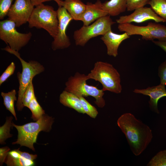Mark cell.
Returning a JSON list of instances; mask_svg holds the SVG:
<instances>
[{
    "label": "cell",
    "mask_w": 166,
    "mask_h": 166,
    "mask_svg": "<svg viewBox=\"0 0 166 166\" xmlns=\"http://www.w3.org/2000/svg\"><path fill=\"white\" fill-rule=\"evenodd\" d=\"M117 124L124 134L132 153L140 155L151 142L153 136L148 126L130 113L122 115Z\"/></svg>",
    "instance_id": "cell-1"
},
{
    "label": "cell",
    "mask_w": 166,
    "mask_h": 166,
    "mask_svg": "<svg viewBox=\"0 0 166 166\" xmlns=\"http://www.w3.org/2000/svg\"><path fill=\"white\" fill-rule=\"evenodd\" d=\"M54 118L47 114L43 115L35 122H31L22 125H18L12 122L18 132L17 140L12 143L13 144H19L21 146L26 147L34 151L35 149L34 146L36 143L39 133L43 131L48 132L52 129Z\"/></svg>",
    "instance_id": "cell-2"
},
{
    "label": "cell",
    "mask_w": 166,
    "mask_h": 166,
    "mask_svg": "<svg viewBox=\"0 0 166 166\" xmlns=\"http://www.w3.org/2000/svg\"><path fill=\"white\" fill-rule=\"evenodd\" d=\"M87 80L98 81L102 86L103 91H108L118 94L122 90L121 76L117 70L111 64L97 61L93 69L87 75Z\"/></svg>",
    "instance_id": "cell-3"
},
{
    "label": "cell",
    "mask_w": 166,
    "mask_h": 166,
    "mask_svg": "<svg viewBox=\"0 0 166 166\" xmlns=\"http://www.w3.org/2000/svg\"><path fill=\"white\" fill-rule=\"evenodd\" d=\"M2 49L16 56L20 60L22 65V72H19L17 73L19 87L16 105L18 111H21L24 107L22 103V98L26 90L34 77L43 72L45 68L37 61L31 60L29 62L26 61L21 57L18 51L11 49L8 45Z\"/></svg>",
    "instance_id": "cell-4"
},
{
    "label": "cell",
    "mask_w": 166,
    "mask_h": 166,
    "mask_svg": "<svg viewBox=\"0 0 166 166\" xmlns=\"http://www.w3.org/2000/svg\"><path fill=\"white\" fill-rule=\"evenodd\" d=\"M28 22L29 28L43 29L53 38L57 35L58 26L57 13L51 6L42 3L36 6Z\"/></svg>",
    "instance_id": "cell-5"
},
{
    "label": "cell",
    "mask_w": 166,
    "mask_h": 166,
    "mask_svg": "<svg viewBox=\"0 0 166 166\" xmlns=\"http://www.w3.org/2000/svg\"><path fill=\"white\" fill-rule=\"evenodd\" d=\"M87 75L78 72L73 76L69 77L65 83V90L75 94L77 97L91 96L95 99V104L99 108H102L105 105L103 98L104 92L96 86L87 84Z\"/></svg>",
    "instance_id": "cell-6"
},
{
    "label": "cell",
    "mask_w": 166,
    "mask_h": 166,
    "mask_svg": "<svg viewBox=\"0 0 166 166\" xmlns=\"http://www.w3.org/2000/svg\"><path fill=\"white\" fill-rule=\"evenodd\" d=\"M115 23L110 16L107 15L97 20L90 25H83L74 32L73 37L75 45L84 46L91 38L103 36L111 30L112 26Z\"/></svg>",
    "instance_id": "cell-7"
},
{
    "label": "cell",
    "mask_w": 166,
    "mask_h": 166,
    "mask_svg": "<svg viewBox=\"0 0 166 166\" xmlns=\"http://www.w3.org/2000/svg\"><path fill=\"white\" fill-rule=\"evenodd\" d=\"M120 31L127 33L129 36L138 35L145 40L166 41V26L157 22H150L145 26H138L131 23L119 24Z\"/></svg>",
    "instance_id": "cell-8"
},
{
    "label": "cell",
    "mask_w": 166,
    "mask_h": 166,
    "mask_svg": "<svg viewBox=\"0 0 166 166\" xmlns=\"http://www.w3.org/2000/svg\"><path fill=\"white\" fill-rule=\"evenodd\" d=\"M16 27L15 23L8 19L0 21V39L11 49L18 51L28 43L32 34L19 33Z\"/></svg>",
    "instance_id": "cell-9"
},
{
    "label": "cell",
    "mask_w": 166,
    "mask_h": 166,
    "mask_svg": "<svg viewBox=\"0 0 166 166\" xmlns=\"http://www.w3.org/2000/svg\"><path fill=\"white\" fill-rule=\"evenodd\" d=\"M58 20V26L57 35L53 38L51 47L53 50L63 49L69 47L71 42L66 34L67 27L73 19L63 7L59 6L57 10Z\"/></svg>",
    "instance_id": "cell-10"
},
{
    "label": "cell",
    "mask_w": 166,
    "mask_h": 166,
    "mask_svg": "<svg viewBox=\"0 0 166 166\" xmlns=\"http://www.w3.org/2000/svg\"><path fill=\"white\" fill-rule=\"evenodd\" d=\"M34 6L30 0H15L7 14L8 19L19 27L28 22Z\"/></svg>",
    "instance_id": "cell-11"
},
{
    "label": "cell",
    "mask_w": 166,
    "mask_h": 166,
    "mask_svg": "<svg viewBox=\"0 0 166 166\" xmlns=\"http://www.w3.org/2000/svg\"><path fill=\"white\" fill-rule=\"evenodd\" d=\"M149 20L155 22H165L166 21L156 14L151 7H143L135 10L131 14L122 16L116 20L118 23H141Z\"/></svg>",
    "instance_id": "cell-12"
},
{
    "label": "cell",
    "mask_w": 166,
    "mask_h": 166,
    "mask_svg": "<svg viewBox=\"0 0 166 166\" xmlns=\"http://www.w3.org/2000/svg\"><path fill=\"white\" fill-rule=\"evenodd\" d=\"M165 85L160 84L158 85L148 87L143 89H135L133 92L141 94L150 97L149 101V106L151 110L159 113L158 108V103L161 98L166 97Z\"/></svg>",
    "instance_id": "cell-13"
},
{
    "label": "cell",
    "mask_w": 166,
    "mask_h": 166,
    "mask_svg": "<svg viewBox=\"0 0 166 166\" xmlns=\"http://www.w3.org/2000/svg\"><path fill=\"white\" fill-rule=\"evenodd\" d=\"M130 36L126 32L119 34L110 30L101 37V39L107 48V54L110 56L116 57L118 54V49L121 42L128 38Z\"/></svg>",
    "instance_id": "cell-14"
},
{
    "label": "cell",
    "mask_w": 166,
    "mask_h": 166,
    "mask_svg": "<svg viewBox=\"0 0 166 166\" xmlns=\"http://www.w3.org/2000/svg\"><path fill=\"white\" fill-rule=\"evenodd\" d=\"M86 5V9L80 19L83 26L89 25L99 18L108 15L103 9L100 0H97L94 3L87 2Z\"/></svg>",
    "instance_id": "cell-15"
},
{
    "label": "cell",
    "mask_w": 166,
    "mask_h": 166,
    "mask_svg": "<svg viewBox=\"0 0 166 166\" xmlns=\"http://www.w3.org/2000/svg\"><path fill=\"white\" fill-rule=\"evenodd\" d=\"M56 2L58 6L64 7L73 20L76 21H80L86 6L81 0H57Z\"/></svg>",
    "instance_id": "cell-16"
},
{
    "label": "cell",
    "mask_w": 166,
    "mask_h": 166,
    "mask_svg": "<svg viewBox=\"0 0 166 166\" xmlns=\"http://www.w3.org/2000/svg\"><path fill=\"white\" fill-rule=\"evenodd\" d=\"M59 101L65 106L72 109L79 113H85L79 98L73 93L64 90L60 95Z\"/></svg>",
    "instance_id": "cell-17"
},
{
    "label": "cell",
    "mask_w": 166,
    "mask_h": 166,
    "mask_svg": "<svg viewBox=\"0 0 166 166\" xmlns=\"http://www.w3.org/2000/svg\"><path fill=\"white\" fill-rule=\"evenodd\" d=\"M127 0H110L102 3L103 10L108 15L116 16L127 10Z\"/></svg>",
    "instance_id": "cell-18"
},
{
    "label": "cell",
    "mask_w": 166,
    "mask_h": 166,
    "mask_svg": "<svg viewBox=\"0 0 166 166\" xmlns=\"http://www.w3.org/2000/svg\"><path fill=\"white\" fill-rule=\"evenodd\" d=\"M19 148L10 151L4 163L8 166H32L34 164V161L27 159L22 156Z\"/></svg>",
    "instance_id": "cell-19"
},
{
    "label": "cell",
    "mask_w": 166,
    "mask_h": 166,
    "mask_svg": "<svg viewBox=\"0 0 166 166\" xmlns=\"http://www.w3.org/2000/svg\"><path fill=\"white\" fill-rule=\"evenodd\" d=\"M16 92L13 89L8 93L2 92L1 95L3 100V104L6 109L9 111L14 116L16 120H17L15 111L14 103L17 100Z\"/></svg>",
    "instance_id": "cell-20"
},
{
    "label": "cell",
    "mask_w": 166,
    "mask_h": 166,
    "mask_svg": "<svg viewBox=\"0 0 166 166\" xmlns=\"http://www.w3.org/2000/svg\"><path fill=\"white\" fill-rule=\"evenodd\" d=\"M147 4L156 14L166 21V0H149Z\"/></svg>",
    "instance_id": "cell-21"
},
{
    "label": "cell",
    "mask_w": 166,
    "mask_h": 166,
    "mask_svg": "<svg viewBox=\"0 0 166 166\" xmlns=\"http://www.w3.org/2000/svg\"><path fill=\"white\" fill-rule=\"evenodd\" d=\"M13 118L12 116L7 117L5 123L0 127V143L1 144H5V140L13 136L10 131L11 127H13L12 121Z\"/></svg>",
    "instance_id": "cell-22"
},
{
    "label": "cell",
    "mask_w": 166,
    "mask_h": 166,
    "mask_svg": "<svg viewBox=\"0 0 166 166\" xmlns=\"http://www.w3.org/2000/svg\"><path fill=\"white\" fill-rule=\"evenodd\" d=\"M28 108L32 113L31 118L34 121H37L45 114V110L38 102L36 96L30 102Z\"/></svg>",
    "instance_id": "cell-23"
},
{
    "label": "cell",
    "mask_w": 166,
    "mask_h": 166,
    "mask_svg": "<svg viewBox=\"0 0 166 166\" xmlns=\"http://www.w3.org/2000/svg\"><path fill=\"white\" fill-rule=\"evenodd\" d=\"M147 166H166V150L158 152L150 160Z\"/></svg>",
    "instance_id": "cell-24"
},
{
    "label": "cell",
    "mask_w": 166,
    "mask_h": 166,
    "mask_svg": "<svg viewBox=\"0 0 166 166\" xmlns=\"http://www.w3.org/2000/svg\"><path fill=\"white\" fill-rule=\"evenodd\" d=\"M80 99L82 109L85 113L91 117L95 118L98 114V112L94 106L91 104L84 97H78Z\"/></svg>",
    "instance_id": "cell-25"
},
{
    "label": "cell",
    "mask_w": 166,
    "mask_h": 166,
    "mask_svg": "<svg viewBox=\"0 0 166 166\" xmlns=\"http://www.w3.org/2000/svg\"><path fill=\"white\" fill-rule=\"evenodd\" d=\"M35 96L32 81L27 87L22 97V103L24 106L28 108L30 102Z\"/></svg>",
    "instance_id": "cell-26"
},
{
    "label": "cell",
    "mask_w": 166,
    "mask_h": 166,
    "mask_svg": "<svg viewBox=\"0 0 166 166\" xmlns=\"http://www.w3.org/2000/svg\"><path fill=\"white\" fill-rule=\"evenodd\" d=\"M149 0H127V10L131 11L135 10L144 7L147 4Z\"/></svg>",
    "instance_id": "cell-27"
},
{
    "label": "cell",
    "mask_w": 166,
    "mask_h": 166,
    "mask_svg": "<svg viewBox=\"0 0 166 166\" xmlns=\"http://www.w3.org/2000/svg\"><path fill=\"white\" fill-rule=\"evenodd\" d=\"M14 0H0V19L7 15Z\"/></svg>",
    "instance_id": "cell-28"
},
{
    "label": "cell",
    "mask_w": 166,
    "mask_h": 166,
    "mask_svg": "<svg viewBox=\"0 0 166 166\" xmlns=\"http://www.w3.org/2000/svg\"><path fill=\"white\" fill-rule=\"evenodd\" d=\"M15 69V65L14 62H11L0 77V85L14 73Z\"/></svg>",
    "instance_id": "cell-29"
},
{
    "label": "cell",
    "mask_w": 166,
    "mask_h": 166,
    "mask_svg": "<svg viewBox=\"0 0 166 166\" xmlns=\"http://www.w3.org/2000/svg\"><path fill=\"white\" fill-rule=\"evenodd\" d=\"M158 74L160 78V84L166 85V60L159 66Z\"/></svg>",
    "instance_id": "cell-30"
},
{
    "label": "cell",
    "mask_w": 166,
    "mask_h": 166,
    "mask_svg": "<svg viewBox=\"0 0 166 166\" xmlns=\"http://www.w3.org/2000/svg\"><path fill=\"white\" fill-rule=\"evenodd\" d=\"M10 151V148L5 146L0 148V165L2 166L4 163L9 152Z\"/></svg>",
    "instance_id": "cell-31"
},
{
    "label": "cell",
    "mask_w": 166,
    "mask_h": 166,
    "mask_svg": "<svg viewBox=\"0 0 166 166\" xmlns=\"http://www.w3.org/2000/svg\"><path fill=\"white\" fill-rule=\"evenodd\" d=\"M20 153L21 155L24 158L31 160L34 161L37 157V155L30 154L26 152L20 151Z\"/></svg>",
    "instance_id": "cell-32"
},
{
    "label": "cell",
    "mask_w": 166,
    "mask_h": 166,
    "mask_svg": "<svg viewBox=\"0 0 166 166\" xmlns=\"http://www.w3.org/2000/svg\"><path fill=\"white\" fill-rule=\"evenodd\" d=\"M152 42L154 44L160 47L166 53V41L153 40Z\"/></svg>",
    "instance_id": "cell-33"
},
{
    "label": "cell",
    "mask_w": 166,
    "mask_h": 166,
    "mask_svg": "<svg viewBox=\"0 0 166 166\" xmlns=\"http://www.w3.org/2000/svg\"><path fill=\"white\" fill-rule=\"evenodd\" d=\"M33 4L35 6H37L43 3V2L49 1H50L53 0L56 2L57 0H30Z\"/></svg>",
    "instance_id": "cell-34"
}]
</instances>
